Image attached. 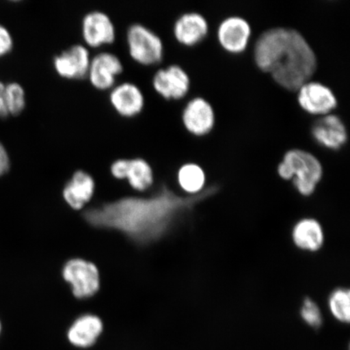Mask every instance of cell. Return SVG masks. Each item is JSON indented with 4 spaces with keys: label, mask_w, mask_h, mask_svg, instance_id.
Returning <instances> with one entry per match:
<instances>
[{
    "label": "cell",
    "mask_w": 350,
    "mask_h": 350,
    "mask_svg": "<svg viewBox=\"0 0 350 350\" xmlns=\"http://www.w3.org/2000/svg\"><path fill=\"white\" fill-rule=\"evenodd\" d=\"M217 191L208 187L198 194L179 196L167 187L150 198L126 197L115 202L88 210L87 222L97 228L113 230L139 243H150L167 233L178 216Z\"/></svg>",
    "instance_id": "obj_1"
},
{
    "label": "cell",
    "mask_w": 350,
    "mask_h": 350,
    "mask_svg": "<svg viewBox=\"0 0 350 350\" xmlns=\"http://www.w3.org/2000/svg\"><path fill=\"white\" fill-rule=\"evenodd\" d=\"M254 58L261 71L290 91L310 81L317 68L312 47L294 29L275 27L262 33L255 44Z\"/></svg>",
    "instance_id": "obj_2"
},
{
    "label": "cell",
    "mask_w": 350,
    "mask_h": 350,
    "mask_svg": "<svg viewBox=\"0 0 350 350\" xmlns=\"http://www.w3.org/2000/svg\"><path fill=\"white\" fill-rule=\"evenodd\" d=\"M278 172L284 180L293 183L301 195L314 193L323 177V166L317 157L310 152L294 148L288 150L279 164Z\"/></svg>",
    "instance_id": "obj_3"
},
{
    "label": "cell",
    "mask_w": 350,
    "mask_h": 350,
    "mask_svg": "<svg viewBox=\"0 0 350 350\" xmlns=\"http://www.w3.org/2000/svg\"><path fill=\"white\" fill-rule=\"evenodd\" d=\"M126 44L131 59L144 67L159 65L164 59L163 39L146 25L131 24L126 31Z\"/></svg>",
    "instance_id": "obj_4"
},
{
    "label": "cell",
    "mask_w": 350,
    "mask_h": 350,
    "mask_svg": "<svg viewBox=\"0 0 350 350\" xmlns=\"http://www.w3.org/2000/svg\"><path fill=\"white\" fill-rule=\"evenodd\" d=\"M81 33L83 44L89 49L112 45L117 38L116 26L107 12L92 10L82 17Z\"/></svg>",
    "instance_id": "obj_5"
},
{
    "label": "cell",
    "mask_w": 350,
    "mask_h": 350,
    "mask_svg": "<svg viewBox=\"0 0 350 350\" xmlns=\"http://www.w3.org/2000/svg\"><path fill=\"white\" fill-rule=\"evenodd\" d=\"M63 277L71 284L72 294L77 299H88L99 291V271L92 262L83 259L70 260L64 267Z\"/></svg>",
    "instance_id": "obj_6"
},
{
    "label": "cell",
    "mask_w": 350,
    "mask_h": 350,
    "mask_svg": "<svg viewBox=\"0 0 350 350\" xmlns=\"http://www.w3.org/2000/svg\"><path fill=\"white\" fill-rule=\"evenodd\" d=\"M124 71V65L120 56L111 51H100L92 56L86 78L96 90L109 92Z\"/></svg>",
    "instance_id": "obj_7"
},
{
    "label": "cell",
    "mask_w": 350,
    "mask_h": 350,
    "mask_svg": "<svg viewBox=\"0 0 350 350\" xmlns=\"http://www.w3.org/2000/svg\"><path fill=\"white\" fill-rule=\"evenodd\" d=\"M91 59L89 48L83 43H76L55 55L52 64L61 78L78 81L86 78Z\"/></svg>",
    "instance_id": "obj_8"
},
{
    "label": "cell",
    "mask_w": 350,
    "mask_h": 350,
    "mask_svg": "<svg viewBox=\"0 0 350 350\" xmlns=\"http://www.w3.org/2000/svg\"><path fill=\"white\" fill-rule=\"evenodd\" d=\"M190 77L181 66L172 64L161 68L152 78V87L155 93L167 100L185 98L189 93Z\"/></svg>",
    "instance_id": "obj_9"
},
{
    "label": "cell",
    "mask_w": 350,
    "mask_h": 350,
    "mask_svg": "<svg viewBox=\"0 0 350 350\" xmlns=\"http://www.w3.org/2000/svg\"><path fill=\"white\" fill-rule=\"evenodd\" d=\"M108 99L113 111L124 119L141 115L146 105L141 87L131 81L117 83L109 91Z\"/></svg>",
    "instance_id": "obj_10"
},
{
    "label": "cell",
    "mask_w": 350,
    "mask_h": 350,
    "mask_svg": "<svg viewBox=\"0 0 350 350\" xmlns=\"http://www.w3.org/2000/svg\"><path fill=\"white\" fill-rule=\"evenodd\" d=\"M297 91L299 106L310 115L326 116L338 107L334 92L321 82L309 81Z\"/></svg>",
    "instance_id": "obj_11"
},
{
    "label": "cell",
    "mask_w": 350,
    "mask_h": 350,
    "mask_svg": "<svg viewBox=\"0 0 350 350\" xmlns=\"http://www.w3.org/2000/svg\"><path fill=\"white\" fill-rule=\"evenodd\" d=\"M111 174L117 179H126L134 190L144 191L154 182L151 165L143 157L119 159L111 165Z\"/></svg>",
    "instance_id": "obj_12"
},
{
    "label": "cell",
    "mask_w": 350,
    "mask_h": 350,
    "mask_svg": "<svg viewBox=\"0 0 350 350\" xmlns=\"http://www.w3.org/2000/svg\"><path fill=\"white\" fill-rule=\"evenodd\" d=\"M215 113L208 100L197 97L188 102L182 113L183 126L196 137H203L211 131L215 125Z\"/></svg>",
    "instance_id": "obj_13"
},
{
    "label": "cell",
    "mask_w": 350,
    "mask_h": 350,
    "mask_svg": "<svg viewBox=\"0 0 350 350\" xmlns=\"http://www.w3.org/2000/svg\"><path fill=\"white\" fill-rule=\"evenodd\" d=\"M252 29L247 20L241 16H230L221 22L217 29L220 45L230 53H242L248 46Z\"/></svg>",
    "instance_id": "obj_14"
},
{
    "label": "cell",
    "mask_w": 350,
    "mask_h": 350,
    "mask_svg": "<svg viewBox=\"0 0 350 350\" xmlns=\"http://www.w3.org/2000/svg\"><path fill=\"white\" fill-rule=\"evenodd\" d=\"M104 331L102 319L94 314H84L74 321L67 332V339L72 347L89 349L98 343Z\"/></svg>",
    "instance_id": "obj_15"
},
{
    "label": "cell",
    "mask_w": 350,
    "mask_h": 350,
    "mask_svg": "<svg viewBox=\"0 0 350 350\" xmlns=\"http://www.w3.org/2000/svg\"><path fill=\"white\" fill-rule=\"evenodd\" d=\"M313 137L323 147L338 150L347 142V128L340 117L334 113L321 116L312 129Z\"/></svg>",
    "instance_id": "obj_16"
},
{
    "label": "cell",
    "mask_w": 350,
    "mask_h": 350,
    "mask_svg": "<svg viewBox=\"0 0 350 350\" xmlns=\"http://www.w3.org/2000/svg\"><path fill=\"white\" fill-rule=\"evenodd\" d=\"M208 33V21L198 12L183 13L175 21L173 26L174 38L181 45L186 46L200 43Z\"/></svg>",
    "instance_id": "obj_17"
},
{
    "label": "cell",
    "mask_w": 350,
    "mask_h": 350,
    "mask_svg": "<svg viewBox=\"0 0 350 350\" xmlns=\"http://www.w3.org/2000/svg\"><path fill=\"white\" fill-rule=\"evenodd\" d=\"M95 181L92 175L85 170H78L66 183L63 196L70 207L81 209L93 197Z\"/></svg>",
    "instance_id": "obj_18"
},
{
    "label": "cell",
    "mask_w": 350,
    "mask_h": 350,
    "mask_svg": "<svg viewBox=\"0 0 350 350\" xmlns=\"http://www.w3.org/2000/svg\"><path fill=\"white\" fill-rule=\"evenodd\" d=\"M292 238L297 247L309 252L319 251L325 242L322 226L312 218L297 222L293 229Z\"/></svg>",
    "instance_id": "obj_19"
},
{
    "label": "cell",
    "mask_w": 350,
    "mask_h": 350,
    "mask_svg": "<svg viewBox=\"0 0 350 350\" xmlns=\"http://www.w3.org/2000/svg\"><path fill=\"white\" fill-rule=\"evenodd\" d=\"M178 182L182 189L187 193L198 194L203 191L205 174L199 165L186 163L178 170Z\"/></svg>",
    "instance_id": "obj_20"
},
{
    "label": "cell",
    "mask_w": 350,
    "mask_h": 350,
    "mask_svg": "<svg viewBox=\"0 0 350 350\" xmlns=\"http://www.w3.org/2000/svg\"><path fill=\"white\" fill-rule=\"evenodd\" d=\"M330 312L336 321L342 323L350 321V292L347 288H336L328 299Z\"/></svg>",
    "instance_id": "obj_21"
},
{
    "label": "cell",
    "mask_w": 350,
    "mask_h": 350,
    "mask_svg": "<svg viewBox=\"0 0 350 350\" xmlns=\"http://www.w3.org/2000/svg\"><path fill=\"white\" fill-rule=\"evenodd\" d=\"M6 108L10 116H18L26 107V93L18 82H10L5 88Z\"/></svg>",
    "instance_id": "obj_22"
},
{
    "label": "cell",
    "mask_w": 350,
    "mask_h": 350,
    "mask_svg": "<svg viewBox=\"0 0 350 350\" xmlns=\"http://www.w3.org/2000/svg\"><path fill=\"white\" fill-rule=\"evenodd\" d=\"M301 319L310 327L318 329L323 325V317L319 306L312 299L306 297L300 310Z\"/></svg>",
    "instance_id": "obj_23"
},
{
    "label": "cell",
    "mask_w": 350,
    "mask_h": 350,
    "mask_svg": "<svg viewBox=\"0 0 350 350\" xmlns=\"http://www.w3.org/2000/svg\"><path fill=\"white\" fill-rule=\"evenodd\" d=\"M14 47V39L10 30L0 24V58L11 53Z\"/></svg>",
    "instance_id": "obj_24"
},
{
    "label": "cell",
    "mask_w": 350,
    "mask_h": 350,
    "mask_svg": "<svg viewBox=\"0 0 350 350\" xmlns=\"http://www.w3.org/2000/svg\"><path fill=\"white\" fill-rule=\"evenodd\" d=\"M11 168V160L10 154L5 146L0 142V177L5 175Z\"/></svg>",
    "instance_id": "obj_25"
},
{
    "label": "cell",
    "mask_w": 350,
    "mask_h": 350,
    "mask_svg": "<svg viewBox=\"0 0 350 350\" xmlns=\"http://www.w3.org/2000/svg\"><path fill=\"white\" fill-rule=\"evenodd\" d=\"M5 88L6 85L0 81V119H7L10 117L6 108Z\"/></svg>",
    "instance_id": "obj_26"
},
{
    "label": "cell",
    "mask_w": 350,
    "mask_h": 350,
    "mask_svg": "<svg viewBox=\"0 0 350 350\" xmlns=\"http://www.w3.org/2000/svg\"><path fill=\"white\" fill-rule=\"evenodd\" d=\"M1 332H2V325H1V322H0V334H1Z\"/></svg>",
    "instance_id": "obj_27"
}]
</instances>
